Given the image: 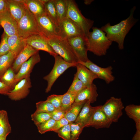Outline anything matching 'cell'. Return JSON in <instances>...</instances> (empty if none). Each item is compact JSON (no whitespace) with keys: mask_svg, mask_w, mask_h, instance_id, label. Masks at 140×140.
Here are the masks:
<instances>
[{"mask_svg":"<svg viewBox=\"0 0 140 140\" xmlns=\"http://www.w3.org/2000/svg\"><path fill=\"white\" fill-rule=\"evenodd\" d=\"M24 3L35 17L44 13V4L41 0H24Z\"/></svg>","mask_w":140,"mask_h":140,"instance_id":"obj_23","label":"cell"},{"mask_svg":"<svg viewBox=\"0 0 140 140\" xmlns=\"http://www.w3.org/2000/svg\"><path fill=\"white\" fill-rule=\"evenodd\" d=\"M35 111L51 113L56 108L51 103L45 101H40L36 103Z\"/></svg>","mask_w":140,"mask_h":140,"instance_id":"obj_33","label":"cell"},{"mask_svg":"<svg viewBox=\"0 0 140 140\" xmlns=\"http://www.w3.org/2000/svg\"><path fill=\"white\" fill-rule=\"evenodd\" d=\"M16 57L10 51L0 56V78L9 68L11 67Z\"/></svg>","mask_w":140,"mask_h":140,"instance_id":"obj_27","label":"cell"},{"mask_svg":"<svg viewBox=\"0 0 140 140\" xmlns=\"http://www.w3.org/2000/svg\"><path fill=\"white\" fill-rule=\"evenodd\" d=\"M45 14L57 25L59 23L54 0H48L44 5Z\"/></svg>","mask_w":140,"mask_h":140,"instance_id":"obj_28","label":"cell"},{"mask_svg":"<svg viewBox=\"0 0 140 140\" xmlns=\"http://www.w3.org/2000/svg\"><path fill=\"white\" fill-rule=\"evenodd\" d=\"M66 113L60 108L56 109L50 114L51 118L55 121H57L64 117Z\"/></svg>","mask_w":140,"mask_h":140,"instance_id":"obj_41","label":"cell"},{"mask_svg":"<svg viewBox=\"0 0 140 140\" xmlns=\"http://www.w3.org/2000/svg\"><path fill=\"white\" fill-rule=\"evenodd\" d=\"M69 123L67 120L64 117L59 120L56 121L54 124L50 131H53L55 132L60 129Z\"/></svg>","mask_w":140,"mask_h":140,"instance_id":"obj_40","label":"cell"},{"mask_svg":"<svg viewBox=\"0 0 140 140\" xmlns=\"http://www.w3.org/2000/svg\"><path fill=\"white\" fill-rule=\"evenodd\" d=\"M0 26L9 36L17 34V22L8 10L0 13Z\"/></svg>","mask_w":140,"mask_h":140,"instance_id":"obj_16","label":"cell"},{"mask_svg":"<svg viewBox=\"0 0 140 140\" xmlns=\"http://www.w3.org/2000/svg\"><path fill=\"white\" fill-rule=\"evenodd\" d=\"M27 44L39 51L46 52L54 57L57 54L48 43L47 38L40 34L32 35L25 39Z\"/></svg>","mask_w":140,"mask_h":140,"instance_id":"obj_13","label":"cell"},{"mask_svg":"<svg viewBox=\"0 0 140 140\" xmlns=\"http://www.w3.org/2000/svg\"><path fill=\"white\" fill-rule=\"evenodd\" d=\"M101 106L95 107L88 127H92L98 129L108 128L110 126L112 123L104 113L102 108Z\"/></svg>","mask_w":140,"mask_h":140,"instance_id":"obj_15","label":"cell"},{"mask_svg":"<svg viewBox=\"0 0 140 140\" xmlns=\"http://www.w3.org/2000/svg\"><path fill=\"white\" fill-rule=\"evenodd\" d=\"M78 63L85 66L95 74L98 78L103 80L107 84L115 80V77L113 75V67L111 66L102 68L95 64L89 59L85 62L78 61Z\"/></svg>","mask_w":140,"mask_h":140,"instance_id":"obj_10","label":"cell"},{"mask_svg":"<svg viewBox=\"0 0 140 140\" xmlns=\"http://www.w3.org/2000/svg\"><path fill=\"white\" fill-rule=\"evenodd\" d=\"M8 36L4 31L2 36L0 43V56L7 54L10 51L8 41Z\"/></svg>","mask_w":140,"mask_h":140,"instance_id":"obj_37","label":"cell"},{"mask_svg":"<svg viewBox=\"0 0 140 140\" xmlns=\"http://www.w3.org/2000/svg\"><path fill=\"white\" fill-rule=\"evenodd\" d=\"M16 74L11 67L0 78V81L12 90L16 85L15 82Z\"/></svg>","mask_w":140,"mask_h":140,"instance_id":"obj_30","label":"cell"},{"mask_svg":"<svg viewBox=\"0 0 140 140\" xmlns=\"http://www.w3.org/2000/svg\"><path fill=\"white\" fill-rule=\"evenodd\" d=\"M1 26H0V28L1 27Z\"/></svg>","mask_w":140,"mask_h":140,"instance_id":"obj_48","label":"cell"},{"mask_svg":"<svg viewBox=\"0 0 140 140\" xmlns=\"http://www.w3.org/2000/svg\"><path fill=\"white\" fill-rule=\"evenodd\" d=\"M69 123L55 132L57 133L59 137L64 140H71L70 128Z\"/></svg>","mask_w":140,"mask_h":140,"instance_id":"obj_39","label":"cell"},{"mask_svg":"<svg viewBox=\"0 0 140 140\" xmlns=\"http://www.w3.org/2000/svg\"><path fill=\"white\" fill-rule=\"evenodd\" d=\"M87 101L78 102H74L68 110L66 112L64 117L69 123L75 122Z\"/></svg>","mask_w":140,"mask_h":140,"instance_id":"obj_25","label":"cell"},{"mask_svg":"<svg viewBox=\"0 0 140 140\" xmlns=\"http://www.w3.org/2000/svg\"><path fill=\"white\" fill-rule=\"evenodd\" d=\"M31 118L36 126L52 118L50 113L35 111L31 114Z\"/></svg>","mask_w":140,"mask_h":140,"instance_id":"obj_34","label":"cell"},{"mask_svg":"<svg viewBox=\"0 0 140 140\" xmlns=\"http://www.w3.org/2000/svg\"><path fill=\"white\" fill-rule=\"evenodd\" d=\"M76 93L67 91L63 94L60 109L66 112L69 109L75 101Z\"/></svg>","mask_w":140,"mask_h":140,"instance_id":"obj_31","label":"cell"},{"mask_svg":"<svg viewBox=\"0 0 140 140\" xmlns=\"http://www.w3.org/2000/svg\"><path fill=\"white\" fill-rule=\"evenodd\" d=\"M7 9L6 3L5 0H0V13Z\"/></svg>","mask_w":140,"mask_h":140,"instance_id":"obj_43","label":"cell"},{"mask_svg":"<svg viewBox=\"0 0 140 140\" xmlns=\"http://www.w3.org/2000/svg\"><path fill=\"white\" fill-rule=\"evenodd\" d=\"M98 96L96 86L93 83L77 94L74 102H78L89 100L91 103H93L96 101Z\"/></svg>","mask_w":140,"mask_h":140,"instance_id":"obj_21","label":"cell"},{"mask_svg":"<svg viewBox=\"0 0 140 140\" xmlns=\"http://www.w3.org/2000/svg\"><path fill=\"white\" fill-rule=\"evenodd\" d=\"M8 41L10 51L16 57L27 45L25 39L17 34L8 36Z\"/></svg>","mask_w":140,"mask_h":140,"instance_id":"obj_22","label":"cell"},{"mask_svg":"<svg viewBox=\"0 0 140 140\" xmlns=\"http://www.w3.org/2000/svg\"><path fill=\"white\" fill-rule=\"evenodd\" d=\"M70 128L71 140H77L82 130L84 128L80 123H69Z\"/></svg>","mask_w":140,"mask_h":140,"instance_id":"obj_32","label":"cell"},{"mask_svg":"<svg viewBox=\"0 0 140 140\" xmlns=\"http://www.w3.org/2000/svg\"><path fill=\"white\" fill-rule=\"evenodd\" d=\"M7 9L17 23L24 14L26 9L24 0H5Z\"/></svg>","mask_w":140,"mask_h":140,"instance_id":"obj_18","label":"cell"},{"mask_svg":"<svg viewBox=\"0 0 140 140\" xmlns=\"http://www.w3.org/2000/svg\"><path fill=\"white\" fill-rule=\"evenodd\" d=\"M86 87L78 78L75 73L73 82L67 91L78 94Z\"/></svg>","mask_w":140,"mask_h":140,"instance_id":"obj_35","label":"cell"},{"mask_svg":"<svg viewBox=\"0 0 140 140\" xmlns=\"http://www.w3.org/2000/svg\"><path fill=\"white\" fill-rule=\"evenodd\" d=\"M40 60L38 52L23 63L16 74L15 82L16 84L24 78L30 77V74L33 67L36 64L40 61Z\"/></svg>","mask_w":140,"mask_h":140,"instance_id":"obj_14","label":"cell"},{"mask_svg":"<svg viewBox=\"0 0 140 140\" xmlns=\"http://www.w3.org/2000/svg\"><path fill=\"white\" fill-rule=\"evenodd\" d=\"M102 108L108 119L112 122H117L123 115L124 105L120 98L111 97L107 100Z\"/></svg>","mask_w":140,"mask_h":140,"instance_id":"obj_7","label":"cell"},{"mask_svg":"<svg viewBox=\"0 0 140 140\" xmlns=\"http://www.w3.org/2000/svg\"><path fill=\"white\" fill-rule=\"evenodd\" d=\"M3 111V110H0V116H1V114H2Z\"/></svg>","mask_w":140,"mask_h":140,"instance_id":"obj_46","label":"cell"},{"mask_svg":"<svg viewBox=\"0 0 140 140\" xmlns=\"http://www.w3.org/2000/svg\"><path fill=\"white\" fill-rule=\"evenodd\" d=\"M0 140H6V139L0 137Z\"/></svg>","mask_w":140,"mask_h":140,"instance_id":"obj_47","label":"cell"},{"mask_svg":"<svg viewBox=\"0 0 140 140\" xmlns=\"http://www.w3.org/2000/svg\"><path fill=\"white\" fill-rule=\"evenodd\" d=\"M17 23L18 35L24 39L35 34H40L36 18L27 9Z\"/></svg>","mask_w":140,"mask_h":140,"instance_id":"obj_5","label":"cell"},{"mask_svg":"<svg viewBox=\"0 0 140 140\" xmlns=\"http://www.w3.org/2000/svg\"><path fill=\"white\" fill-rule=\"evenodd\" d=\"M40 34L46 38L60 36L59 26L55 25L45 14L36 17Z\"/></svg>","mask_w":140,"mask_h":140,"instance_id":"obj_9","label":"cell"},{"mask_svg":"<svg viewBox=\"0 0 140 140\" xmlns=\"http://www.w3.org/2000/svg\"><path fill=\"white\" fill-rule=\"evenodd\" d=\"M112 42L101 28L93 27L87 37L86 45L88 51L101 56L106 55Z\"/></svg>","mask_w":140,"mask_h":140,"instance_id":"obj_2","label":"cell"},{"mask_svg":"<svg viewBox=\"0 0 140 140\" xmlns=\"http://www.w3.org/2000/svg\"><path fill=\"white\" fill-rule=\"evenodd\" d=\"M125 110L127 115L133 119L136 124L137 130H140V106L134 104L126 106Z\"/></svg>","mask_w":140,"mask_h":140,"instance_id":"obj_24","label":"cell"},{"mask_svg":"<svg viewBox=\"0 0 140 140\" xmlns=\"http://www.w3.org/2000/svg\"><path fill=\"white\" fill-rule=\"evenodd\" d=\"M90 102L87 100L85 103L78 115L74 122L81 124L84 127H88L95 107H93Z\"/></svg>","mask_w":140,"mask_h":140,"instance_id":"obj_20","label":"cell"},{"mask_svg":"<svg viewBox=\"0 0 140 140\" xmlns=\"http://www.w3.org/2000/svg\"><path fill=\"white\" fill-rule=\"evenodd\" d=\"M132 140H140V130H136Z\"/></svg>","mask_w":140,"mask_h":140,"instance_id":"obj_44","label":"cell"},{"mask_svg":"<svg viewBox=\"0 0 140 140\" xmlns=\"http://www.w3.org/2000/svg\"><path fill=\"white\" fill-rule=\"evenodd\" d=\"M66 2L67 17L78 25L87 37L93 25L94 21L86 18L82 15L74 1L66 0Z\"/></svg>","mask_w":140,"mask_h":140,"instance_id":"obj_4","label":"cell"},{"mask_svg":"<svg viewBox=\"0 0 140 140\" xmlns=\"http://www.w3.org/2000/svg\"><path fill=\"white\" fill-rule=\"evenodd\" d=\"M39 51L27 44L16 57L11 66L15 73L16 74L22 64Z\"/></svg>","mask_w":140,"mask_h":140,"instance_id":"obj_17","label":"cell"},{"mask_svg":"<svg viewBox=\"0 0 140 140\" xmlns=\"http://www.w3.org/2000/svg\"><path fill=\"white\" fill-rule=\"evenodd\" d=\"M11 131L7 112L3 110L0 116V137L6 139Z\"/></svg>","mask_w":140,"mask_h":140,"instance_id":"obj_26","label":"cell"},{"mask_svg":"<svg viewBox=\"0 0 140 140\" xmlns=\"http://www.w3.org/2000/svg\"><path fill=\"white\" fill-rule=\"evenodd\" d=\"M63 94H52L49 96L46 101L51 104L56 109L60 108L61 101Z\"/></svg>","mask_w":140,"mask_h":140,"instance_id":"obj_38","label":"cell"},{"mask_svg":"<svg viewBox=\"0 0 140 140\" xmlns=\"http://www.w3.org/2000/svg\"><path fill=\"white\" fill-rule=\"evenodd\" d=\"M59 23L67 17V4L66 0H54Z\"/></svg>","mask_w":140,"mask_h":140,"instance_id":"obj_29","label":"cell"},{"mask_svg":"<svg viewBox=\"0 0 140 140\" xmlns=\"http://www.w3.org/2000/svg\"><path fill=\"white\" fill-rule=\"evenodd\" d=\"M136 8L135 6L132 7L130 10L129 16L118 23L111 25L109 23L101 28L110 40L117 43L120 50L124 48V41L126 35L137 21L138 20L134 16Z\"/></svg>","mask_w":140,"mask_h":140,"instance_id":"obj_1","label":"cell"},{"mask_svg":"<svg viewBox=\"0 0 140 140\" xmlns=\"http://www.w3.org/2000/svg\"><path fill=\"white\" fill-rule=\"evenodd\" d=\"M55 62L53 68L49 73L43 77L47 82L45 92L48 93L51 90L55 82L61 75L71 67L76 66L77 64L68 62L58 55L54 57Z\"/></svg>","mask_w":140,"mask_h":140,"instance_id":"obj_6","label":"cell"},{"mask_svg":"<svg viewBox=\"0 0 140 140\" xmlns=\"http://www.w3.org/2000/svg\"><path fill=\"white\" fill-rule=\"evenodd\" d=\"M12 89L0 81V94L7 95Z\"/></svg>","mask_w":140,"mask_h":140,"instance_id":"obj_42","label":"cell"},{"mask_svg":"<svg viewBox=\"0 0 140 140\" xmlns=\"http://www.w3.org/2000/svg\"><path fill=\"white\" fill-rule=\"evenodd\" d=\"M59 27L60 30V37L63 39H66L81 35L86 36L81 28L67 17L60 23Z\"/></svg>","mask_w":140,"mask_h":140,"instance_id":"obj_12","label":"cell"},{"mask_svg":"<svg viewBox=\"0 0 140 140\" xmlns=\"http://www.w3.org/2000/svg\"><path fill=\"white\" fill-rule=\"evenodd\" d=\"M93 0H87L84 1V3L86 5L90 4L93 1Z\"/></svg>","mask_w":140,"mask_h":140,"instance_id":"obj_45","label":"cell"},{"mask_svg":"<svg viewBox=\"0 0 140 140\" xmlns=\"http://www.w3.org/2000/svg\"><path fill=\"white\" fill-rule=\"evenodd\" d=\"M31 87L30 78H24L18 82L6 95L12 100H20L25 98L28 95L30 89Z\"/></svg>","mask_w":140,"mask_h":140,"instance_id":"obj_11","label":"cell"},{"mask_svg":"<svg viewBox=\"0 0 140 140\" xmlns=\"http://www.w3.org/2000/svg\"><path fill=\"white\" fill-rule=\"evenodd\" d=\"M76 67V73L78 78L86 86H90L94 80L98 79L95 74L84 65L77 63Z\"/></svg>","mask_w":140,"mask_h":140,"instance_id":"obj_19","label":"cell"},{"mask_svg":"<svg viewBox=\"0 0 140 140\" xmlns=\"http://www.w3.org/2000/svg\"><path fill=\"white\" fill-rule=\"evenodd\" d=\"M56 121L51 118L49 120L36 126L39 132L41 134L50 131Z\"/></svg>","mask_w":140,"mask_h":140,"instance_id":"obj_36","label":"cell"},{"mask_svg":"<svg viewBox=\"0 0 140 140\" xmlns=\"http://www.w3.org/2000/svg\"><path fill=\"white\" fill-rule=\"evenodd\" d=\"M47 39L54 52L65 60L71 63H78L76 55L66 39L59 36L52 37Z\"/></svg>","mask_w":140,"mask_h":140,"instance_id":"obj_3","label":"cell"},{"mask_svg":"<svg viewBox=\"0 0 140 140\" xmlns=\"http://www.w3.org/2000/svg\"><path fill=\"white\" fill-rule=\"evenodd\" d=\"M87 38L85 35H81L66 39L74 52L78 61L85 62L89 60L86 45Z\"/></svg>","mask_w":140,"mask_h":140,"instance_id":"obj_8","label":"cell"}]
</instances>
